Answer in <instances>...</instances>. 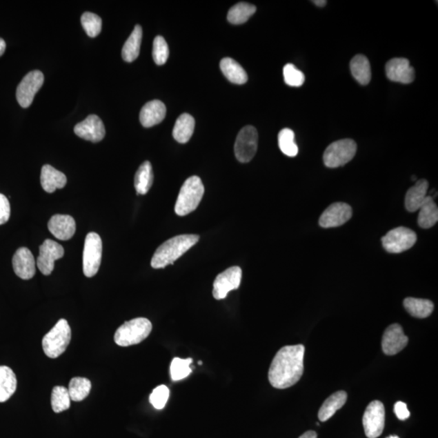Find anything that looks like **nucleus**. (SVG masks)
<instances>
[{
	"instance_id": "6ab92c4d",
	"label": "nucleus",
	"mask_w": 438,
	"mask_h": 438,
	"mask_svg": "<svg viewBox=\"0 0 438 438\" xmlns=\"http://www.w3.org/2000/svg\"><path fill=\"white\" fill-rule=\"evenodd\" d=\"M50 232L61 241H68L74 236L76 222L70 215H55L48 223Z\"/></svg>"
},
{
	"instance_id": "9d476101",
	"label": "nucleus",
	"mask_w": 438,
	"mask_h": 438,
	"mask_svg": "<svg viewBox=\"0 0 438 438\" xmlns=\"http://www.w3.org/2000/svg\"><path fill=\"white\" fill-rule=\"evenodd\" d=\"M363 426L368 438L381 435L385 427V408L380 401L375 400L368 404L364 413Z\"/></svg>"
},
{
	"instance_id": "e433bc0d",
	"label": "nucleus",
	"mask_w": 438,
	"mask_h": 438,
	"mask_svg": "<svg viewBox=\"0 0 438 438\" xmlns=\"http://www.w3.org/2000/svg\"><path fill=\"white\" fill-rule=\"evenodd\" d=\"M81 25L88 36L96 38L101 31V19L94 13L85 12L81 18Z\"/></svg>"
},
{
	"instance_id": "79ce46f5",
	"label": "nucleus",
	"mask_w": 438,
	"mask_h": 438,
	"mask_svg": "<svg viewBox=\"0 0 438 438\" xmlns=\"http://www.w3.org/2000/svg\"><path fill=\"white\" fill-rule=\"evenodd\" d=\"M394 412L396 415V417H398L400 421H405L410 417V412L408 409V406L404 402H399L395 404Z\"/></svg>"
},
{
	"instance_id": "a211bd4d",
	"label": "nucleus",
	"mask_w": 438,
	"mask_h": 438,
	"mask_svg": "<svg viewBox=\"0 0 438 438\" xmlns=\"http://www.w3.org/2000/svg\"><path fill=\"white\" fill-rule=\"evenodd\" d=\"M14 272L24 280L33 278L36 273V263L33 253L27 248H20L12 258Z\"/></svg>"
},
{
	"instance_id": "c03bdc74",
	"label": "nucleus",
	"mask_w": 438,
	"mask_h": 438,
	"mask_svg": "<svg viewBox=\"0 0 438 438\" xmlns=\"http://www.w3.org/2000/svg\"><path fill=\"white\" fill-rule=\"evenodd\" d=\"M6 50V43L3 39L0 38V57H2Z\"/></svg>"
},
{
	"instance_id": "49530a36",
	"label": "nucleus",
	"mask_w": 438,
	"mask_h": 438,
	"mask_svg": "<svg viewBox=\"0 0 438 438\" xmlns=\"http://www.w3.org/2000/svg\"><path fill=\"white\" fill-rule=\"evenodd\" d=\"M386 438H399L398 436H390Z\"/></svg>"
},
{
	"instance_id": "4be33fe9",
	"label": "nucleus",
	"mask_w": 438,
	"mask_h": 438,
	"mask_svg": "<svg viewBox=\"0 0 438 438\" xmlns=\"http://www.w3.org/2000/svg\"><path fill=\"white\" fill-rule=\"evenodd\" d=\"M428 182L426 179H419L416 184L408 189L405 197L406 209L409 212H416L421 208L428 193Z\"/></svg>"
},
{
	"instance_id": "5701e85b",
	"label": "nucleus",
	"mask_w": 438,
	"mask_h": 438,
	"mask_svg": "<svg viewBox=\"0 0 438 438\" xmlns=\"http://www.w3.org/2000/svg\"><path fill=\"white\" fill-rule=\"evenodd\" d=\"M348 395L345 391L341 390L330 396L320 408L318 412V418L320 421L325 422L334 416L335 413L342 408L347 402Z\"/></svg>"
},
{
	"instance_id": "f257e3e1",
	"label": "nucleus",
	"mask_w": 438,
	"mask_h": 438,
	"mask_svg": "<svg viewBox=\"0 0 438 438\" xmlns=\"http://www.w3.org/2000/svg\"><path fill=\"white\" fill-rule=\"evenodd\" d=\"M306 348L302 344L286 346L275 355L269 370V381L276 389H287L297 384L303 373Z\"/></svg>"
},
{
	"instance_id": "423d86ee",
	"label": "nucleus",
	"mask_w": 438,
	"mask_h": 438,
	"mask_svg": "<svg viewBox=\"0 0 438 438\" xmlns=\"http://www.w3.org/2000/svg\"><path fill=\"white\" fill-rule=\"evenodd\" d=\"M357 150V143L352 139L335 141L324 152V163L330 168L342 167L353 159Z\"/></svg>"
},
{
	"instance_id": "c85d7f7f",
	"label": "nucleus",
	"mask_w": 438,
	"mask_h": 438,
	"mask_svg": "<svg viewBox=\"0 0 438 438\" xmlns=\"http://www.w3.org/2000/svg\"><path fill=\"white\" fill-rule=\"evenodd\" d=\"M419 210L418 224L419 227L428 229L433 227L437 223L438 209L431 196L426 197Z\"/></svg>"
},
{
	"instance_id": "ea45409f",
	"label": "nucleus",
	"mask_w": 438,
	"mask_h": 438,
	"mask_svg": "<svg viewBox=\"0 0 438 438\" xmlns=\"http://www.w3.org/2000/svg\"><path fill=\"white\" fill-rule=\"evenodd\" d=\"M169 394L170 391L167 386L162 385L156 387L150 396V402L155 408L163 409L167 404Z\"/></svg>"
},
{
	"instance_id": "0eeeda50",
	"label": "nucleus",
	"mask_w": 438,
	"mask_h": 438,
	"mask_svg": "<svg viewBox=\"0 0 438 438\" xmlns=\"http://www.w3.org/2000/svg\"><path fill=\"white\" fill-rule=\"evenodd\" d=\"M103 255V241L99 234L90 232L87 235L84 251H83V272L88 278L98 273Z\"/></svg>"
},
{
	"instance_id": "de8ad7c7",
	"label": "nucleus",
	"mask_w": 438,
	"mask_h": 438,
	"mask_svg": "<svg viewBox=\"0 0 438 438\" xmlns=\"http://www.w3.org/2000/svg\"><path fill=\"white\" fill-rule=\"evenodd\" d=\"M412 179L413 181H417V177H415L414 175V177H412Z\"/></svg>"
},
{
	"instance_id": "20e7f679",
	"label": "nucleus",
	"mask_w": 438,
	"mask_h": 438,
	"mask_svg": "<svg viewBox=\"0 0 438 438\" xmlns=\"http://www.w3.org/2000/svg\"><path fill=\"white\" fill-rule=\"evenodd\" d=\"M151 330L150 320L145 317H137L119 327L115 334V342L121 347L136 345L148 337Z\"/></svg>"
},
{
	"instance_id": "f704fd0d",
	"label": "nucleus",
	"mask_w": 438,
	"mask_h": 438,
	"mask_svg": "<svg viewBox=\"0 0 438 438\" xmlns=\"http://www.w3.org/2000/svg\"><path fill=\"white\" fill-rule=\"evenodd\" d=\"M279 146L281 151L288 157H296L298 155V146L295 142V133L290 128H284L279 133Z\"/></svg>"
},
{
	"instance_id": "2f4dec72",
	"label": "nucleus",
	"mask_w": 438,
	"mask_h": 438,
	"mask_svg": "<svg viewBox=\"0 0 438 438\" xmlns=\"http://www.w3.org/2000/svg\"><path fill=\"white\" fill-rule=\"evenodd\" d=\"M257 11V8L248 3H238L230 9L228 20L233 25H241L250 19Z\"/></svg>"
},
{
	"instance_id": "1a4fd4ad",
	"label": "nucleus",
	"mask_w": 438,
	"mask_h": 438,
	"mask_svg": "<svg viewBox=\"0 0 438 438\" xmlns=\"http://www.w3.org/2000/svg\"><path fill=\"white\" fill-rule=\"evenodd\" d=\"M417 241V234L412 230L399 227L390 230L382 237V246L390 253H400L411 248Z\"/></svg>"
},
{
	"instance_id": "bb28decb",
	"label": "nucleus",
	"mask_w": 438,
	"mask_h": 438,
	"mask_svg": "<svg viewBox=\"0 0 438 438\" xmlns=\"http://www.w3.org/2000/svg\"><path fill=\"white\" fill-rule=\"evenodd\" d=\"M17 380L15 373L8 366H0V403L6 402L15 393Z\"/></svg>"
},
{
	"instance_id": "7ed1b4c3",
	"label": "nucleus",
	"mask_w": 438,
	"mask_h": 438,
	"mask_svg": "<svg viewBox=\"0 0 438 438\" xmlns=\"http://www.w3.org/2000/svg\"><path fill=\"white\" fill-rule=\"evenodd\" d=\"M205 188L201 179L192 177L186 179L179 191L175 211L179 216H186L195 211L204 196Z\"/></svg>"
},
{
	"instance_id": "39448f33",
	"label": "nucleus",
	"mask_w": 438,
	"mask_h": 438,
	"mask_svg": "<svg viewBox=\"0 0 438 438\" xmlns=\"http://www.w3.org/2000/svg\"><path fill=\"white\" fill-rule=\"evenodd\" d=\"M72 338L70 326L66 319L59 320L43 339L46 356L55 359L66 352Z\"/></svg>"
},
{
	"instance_id": "f03ea898",
	"label": "nucleus",
	"mask_w": 438,
	"mask_h": 438,
	"mask_svg": "<svg viewBox=\"0 0 438 438\" xmlns=\"http://www.w3.org/2000/svg\"><path fill=\"white\" fill-rule=\"evenodd\" d=\"M197 235H181L170 238L156 250L151 260L154 269H163L173 263L187 252L199 241Z\"/></svg>"
},
{
	"instance_id": "a18cd8bd",
	"label": "nucleus",
	"mask_w": 438,
	"mask_h": 438,
	"mask_svg": "<svg viewBox=\"0 0 438 438\" xmlns=\"http://www.w3.org/2000/svg\"><path fill=\"white\" fill-rule=\"evenodd\" d=\"M312 3L318 7H325L326 6L327 1H326V0H315V1H312Z\"/></svg>"
},
{
	"instance_id": "6e6552de",
	"label": "nucleus",
	"mask_w": 438,
	"mask_h": 438,
	"mask_svg": "<svg viewBox=\"0 0 438 438\" xmlns=\"http://www.w3.org/2000/svg\"><path fill=\"white\" fill-rule=\"evenodd\" d=\"M258 146L257 129L251 126L243 127L235 143V155L239 162L246 163L255 158Z\"/></svg>"
},
{
	"instance_id": "a878e982",
	"label": "nucleus",
	"mask_w": 438,
	"mask_h": 438,
	"mask_svg": "<svg viewBox=\"0 0 438 438\" xmlns=\"http://www.w3.org/2000/svg\"><path fill=\"white\" fill-rule=\"evenodd\" d=\"M350 72L359 84L366 86L371 81V66L370 61L363 54H357L350 63Z\"/></svg>"
},
{
	"instance_id": "dca6fc26",
	"label": "nucleus",
	"mask_w": 438,
	"mask_h": 438,
	"mask_svg": "<svg viewBox=\"0 0 438 438\" xmlns=\"http://www.w3.org/2000/svg\"><path fill=\"white\" fill-rule=\"evenodd\" d=\"M408 344V338L404 335L402 326L393 324L386 330L382 337L381 347L386 355L394 356L403 350Z\"/></svg>"
},
{
	"instance_id": "4468645a",
	"label": "nucleus",
	"mask_w": 438,
	"mask_h": 438,
	"mask_svg": "<svg viewBox=\"0 0 438 438\" xmlns=\"http://www.w3.org/2000/svg\"><path fill=\"white\" fill-rule=\"evenodd\" d=\"M352 216V207L343 202L334 203L327 208L319 219L321 228L340 227L347 223Z\"/></svg>"
},
{
	"instance_id": "393cba45",
	"label": "nucleus",
	"mask_w": 438,
	"mask_h": 438,
	"mask_svg": "<svg viewBox=\"0 0 438 438\" xmlns=\"http://www.w3.org/2000/svg\"><path fill=\"white\" fill-rule=\"evenodd\" d=\"M221 71L234 84L243 85L248 81L247 72L236 61L232 58H224L220 62Z\"/></svg>"
},
{
	"instance_id": "aec40b11",
	"label": "nucleus",
	"mask_w": 438,
	"mask_h": 438,
	"mask_svg": "<svg viewBox=\"0 0 438 438\" xmlns=\"http://www.w3.org/2000/svg\"><path fill=\"white\" fill-rule=\"evenodd\" d=\"M166 114H167V108L163 101H150L141 110V123L145 128L153 127L163 121Z\"/></svg>"
},
{
	"instance_id": "37998d69",
	"label": "nucleus",
	"mask_w": 438,
	"mask_h": 438,
	"mask_svg": "<svg viewBox=\"0 0 438 438\" xmlns=\"http://www.w3.org/2000/svg\"><path fill=\"white\" fill-rule=\"evenodd\" d=\"M299 438H317V435L315 431H308Z\"/></svg>"
},
{
	"instance_id": "c9c22d12",
	"label": "nucleus",
	"mask_w": 438,
	"mask_h": 438,
	"mask_svg": "<svg viewBox=\"0 0 438 438\" xmlns=\"http://www.w3.org/2000/svg\"><path fill=\"white\" fill-rule=\"evenodd\" d=\"M192 359L175 358L170 364V377L175 381H181L187 377L192 372L190 364Z\"/></svg>"
},
{
	"instance_id": "f8f14e48",
	"label": "nucleus",
	"mask_w": 438,
	"mask_h": 438,
	"mask_svg": "<svg viewBox=\"0 0 438 438\" xmlns=\"http://www.w3.org/2000/svg\"><path fill=\"white\" fill-rule=\"evenodd\" d=\"M242 270L241 267L232 266L216 277L214 283L213 296L216 299L227 297L230 290H236L241 286Z\"/></svg>"
},
{
	"instance_id": "f3484780",
	"label": "nucleus",
	"mask_w": 438,
	"mask_h": 438,
	"mask_svg": "<svg viewBox=\"0 0 438 438\" xmlns=\"http://www.w3.org/2000/svg\"><path fill=\"white\" fill-rule=\"evenodd\" d=\"M386 76L388 79L410 84L415 79L414 68L410 66L408 59L404 58H395L387 62L386 66Z\"/></svg>"
},
{
	"instance_id": "7c9ffc66",
	"label": "nucleus",
	"mask_w": 438,
	"mask_h": 438,
	"mask_svg": "<svg viewBox=\"0 0 438 438\" xmlns=\"http://www.w3.org/2000/svg\"><path fill=\"white\" fill-rule=\"evenodd\" d=\"M404 306L410 315L414 317L426 318L432 315L433 303L428 299L408 297L404 301Z\"/></svg>"
},
{
	"instance_id": "473e14b6",
	"label": "nucleus",
	"mask_w": 438,
	"mask_h": 438,
	"mask_svg": "<svg viewBox=\"0 0 438 438\" xmlns=\"http://www.w3.org/2000/svg\"><path fill=\"white\" fill-rule=\"evenodd\" d=\"M91 381L86 377H73L69 382L68 393L72 401L81 402L90 395L91 390Z\"/></svg>"
},
{
	"instance_id": "412c9836",
	"label": "nucleus",
	"mask_w": 438,
	"mask_h": 438,
	"mask_svg": "<svg viewBox=\"0 0 438 438\" xmlns=\"http://www.w3.org/2000/svg\"><path fill=\"white\" fill-rule=\"evenodd\" d=\"M40 179L41 187L48 193L64 188L67 183L66 175L50 165L43 166Z\"/></svg>"
},
{
	"instance_id": "ddd939ff",
	"label": "nucleus",
	"mask_w": 438,
	"mask_h": 438,
	"mask_svg": "<svg viewBox=\"0 0 438 438\" xmlns=\"http://www.w3.org/2000/svg\"><path fill=\"white\" fill-rule=\"evenodd\" d=\"M63 255L64 250L61 244L52 239H46L39 248L37 266L41 274L50 275L54 270V261L61 259Z\"/></svg>"
},
{
	"instance_id": "4c0bfd02",
	"label": "nucleus",
	"mask_w": 438,
	"mask_h": 438,
	"mask_svg": "<svg viewBox=\"0 0 438 438\" xmlns=\"http://www.w3.org/2000/svg\"><path fill=\"white\" fill-rule=\"evenodd\" d=\"M283 77L286 84L292 87H301L306 81L303 73L292 63L284 66Z\"/></svg>"
},
{
	"instance_id": "2eb2a0df",
	"label": "nucleus",
	"mask_w": 438,
	"mask_h": 438,
	"mask_svg": "<svg viewBox=\"0 0 438 438\" xmlns=\"http://www.w3.org/2000/svg\"><path fill=\"white\" fill-rule=\"evenodd\" d=\"M76 135L94 143L103 139L106 130L103 122L98 115H91L74 127Z\"/></svg>"
},
{
	"instance_id": "cd10ccee",
	"label": "nucleus",
	"mask_w": 438,
	"mask_h": 438,
	"mask_svg": "<svg viewBox=\"0 0 438 438\" xmlns=\"http://www.w3.org/2000/svg\"><path fill=\"white\" fill-rule=\"evenodd\" d=\"M142 40V28L137 25L130 36L124 43L122 50V57L124 61L131 63L137 59L140 54Z\"/></svg>"
},
{
	"instance_id": "9b49d317",
	"label": "nucleus",
	"mask_w": 438,
	"mask_h": 438,
	"mask_svg": "<svg viewBox=\"0 0 438 438\" xmlns=\"http://www.w3.org/2000/svg\"><path fill=\"white\" fill-rule=\"evenodd\" d=\"M43 83L44 75L40 71H32L23 78L17 89V99L21 108L30 107Z\"/></svg>"
},
{
	"instance_id": "a19ab883",
	"label": "nucleus",
	"mask_w": 438,
	"mask_h": 438,
	"mask_svg": "<svg viewBox=\"0 0 438 438\" xmlns=\"http://www.w3.org/2000/svg\"><path fill=\"white\" fill-rule=\"evenodd\" d=\"M11 207L8 198L0 193V225L6 223L10 218Z\"/></svg>"
},
{
	"instance_id": "c756f323",
	"label": "nucleus",
	"mask_w": 438,
	"mask_h": 438,
	"mask_svg": "<svg viewBox=\"0 0 438 438\" xmlns=\"http://www.w3.org/2000/svg\"><path fill=\"white\" fill-rule=\"evenodd\" d=\"M154 182L152 165L148 161L143 163L138 168L135 178V186L137 195H145L149 192Z\"/></svg>"
},
{
	"instance_id": "72a5a7b5",
	"label": "nucleus",
	"mask_w": 438,
	"mask_h": 438,
	"mask_svg": "<svg viewBox=\"0 0 438 438\" xmlns=\"http://www.w3.org/2000/svg\"><path fill=\"white\" fill-rule=\"evenodd\" d=\"M71 398L68 390L63 386H54L52 394V407L55 413H59L70 408Z\"/></svg>"
},
{
	"instance_id": "b1692460",
	"label": "nucleus",
	"mask_w": 438,
	"mask_h": 438,
	"mask_svg": "<svg viewBox=\"0 0 438 438\" xmlns=\"http://www.w3.org/2000/svg\"><path fill=\"white\" fill-rule=\"evenodd\" d=\"M195 129V119L191 115L184 113L177 119L173 128V137L181 144L187 143L192 137Z\"/></svg>"
},
{
	"instance_id": "58836bf2",
	"label": "nucleus",
	"mask_w": 438,
	"mask_h": 438,
	"mask_svg": "<svg viewBox=\"0 0 438 438\" xmlns=\"http://www.w3.org/2000/svg\"><path fill=\"white\" fill-rule=\"evenodd\" d=\"M169 57V48L162 36H157L153 44V59L158 66H163Z\"/></svg>"
}]
</instances>
